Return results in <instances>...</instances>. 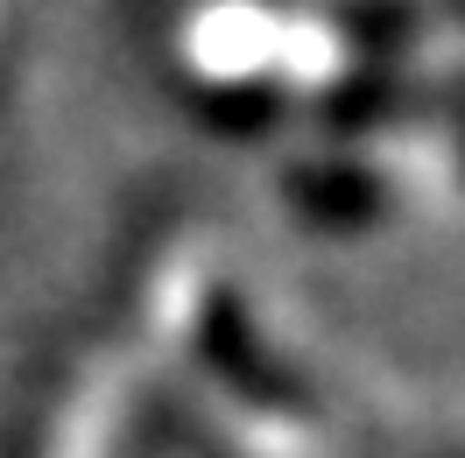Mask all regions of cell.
I'll list each match as a JSON object with an SVG mask.
<instances>
[{"label":"cell","mask_w":465,"mask_h":458,"mask_svg":"<svg viewBox=\"0 0 465 458\" xmlns=\"http://www.w3.org/2000/svg\"><path fill=\"white\" fill-rule=\"evenodd\" d=\"M191 106H198V120L219 127V134H268L275 120L290 114V85H282L275 71H232L219 85H198Z\"/></svg>","instance_id":"3957f363"},{"label":"cell","mask_w":465,"mask_h":458,"mask_svg":"<svg viewBox=\"0 0 465 458\" xmlns=\"http://www.w3.org/2000/svg\"><path fill=\"white\" fill-rule=\"evenodd\" d=\"M459 120H465V114H459Z\"/></svg>","instance_id":"277c9868"},{"label":"cell","mask_w":465,"mask_h":458,"mask_svg":"<svg viewBox=\"0 0 465 458\" xmlns=\"http://www.w3.org/2000/svg\"><path fill=\"white\" fill-rule=\"evenodd\" d=\"M191 360H198V373L219 395H232L240 409H262V416H282V423H318L324 416L318 388L268 345L254 304L232 283H212L198 296V311H191Z\"/></svg>","instance_id":"6da1fadb"},{"label":"cell","mask_w":465,"mask_h":458,"mask_svg":"<svg viewBox=\"0 0 465 458\" xmlns=\"http://www.w3.org/2000/svg\"><path fill=\"white\" fill-rule=\"evenodd\" d=\"M282 198H290V212H303L324 233H367L395 212V191H388V176L367 155H311V163H290L282 170Z\"/></svg>","instance_id":"7a4b0ae2"}]
</instances>
